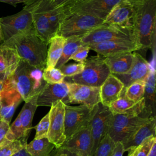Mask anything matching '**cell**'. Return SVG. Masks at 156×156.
Masks as SVG:
<instances>
[{
  "instance_id": "cell-19",
  "label": "cell",
  "mask_w": 156,
  "mask_h": 156,
  "mask_svg": "<svg viewBox=\"0 0 156 156\" xmlns=\"http://www.w3.org/2000/svg\"><path fill=\"white\" fill-rule=\"evenodd\" d=\"M133 54L134 60L128 72L125 74H113L123 83L124 88L135 82H144L152 68L140 54L137 52H133Z\"/></svg>"
},
{
  "instance_id": "cell-42",
  "label": "cell",
  "mask_w": 156,
  "mask_h": 156,
  "mask_svg": "<svg viewBox=\"0 0 156 156\" xmlns=\"http://www.w3.org/2000/svg\"><path fill=\"white\" fill-rule=\"evenodd\" d=\"M124 152V151L122 143L121 142H118L116 143L115 147L110 156H122Z\"/></svg>"
},
{
  "instance_id": "cell-40",
  "label": "cell",
  "mask_w": 156,
  "mask_h": 156,
  "mask_svg": "<svg viewBox=\"0 0 156 156\" xmlns=\"http://www.w3.org/2000/svg\"><path fill=\"white\" fill-rule=\"evenodd\" d=\"M10 124L7 123L4 121H1L0 122V146L9 142L6 138L7 133L9 129Z\"/></svg>"
},
{
  "instance_id": "cell-20",
  "label": "cell",
  "mask_w": 156,
  "mask_h": 156,
  "mask_svg": "<svg viewBox=\"0 0 156 156\" xmlns=\"http://www.w3.org/2000/svg\"><path fill=\"white\" fill-rule=\"evenodd\" d=\"M98 55L105 57L119 53L136 51L141 49L140 46L136 41L127 40H113L104 41L88 46Z\"/></svg>"
},
{
  "instance_id": "cell-49",
  "label": "cell",
  "mask_w": 156,
  "mask_h": 156,
  "mask_svg": "<svg viewBox=\"0 0 156 156\" xmlns=\"http://www.w3.org/2000/svg\"><path fill=\"white\" fill-rule=\"evenodd\" d=\"M3 41H4V38H3V35H2V33L1 26H0V44L3 43Z\"/></svg>"
},
{
  "instance_id": "cell-4",
  "label": "cell",
  "mask_w": 156,
  "mask_h": 156,
  "mask_svg": "<svg viewBox=\"0 0 156 156\" xmlns=\"http://www.w3.org/2000/svg\"><path fill=\"white\" fill-rule=\"evenodd\" d=\"M43 71L20 60L10 76L15 87L24 102L37 95L46 83L43 79Z\"/></svg>"
},
{
  "instance_id": "cell-48",
  "label": "cell",
  "mask_w": 156,
  "mask_h": 156,
  "mask_svg": "<svg viewBox=\"0 0 156 156\" xmlns=\"http://www.w3.org/2000/svg\"><path fill=\"white\" fill-rule=\"evenodd\" d=\"M63 151L65 153L66 156H76V155L75 154H74V153H73L71 152H69V151H65V150H63Z\"/></svg>"
},
{
  "instance_id": "cell-3",
  "label": "cell",
  "mask_w": 156,
  "mask_h": 156,
  "mask_svg": "<svg viewBox=\"0 0 156 156\" xmlns=\"http://www.w3.org/2000/svg\"><path fill=\"white\" fill-rule=\"evenodd\" d=\"M134 2L133 30L141 49L155 45L156 0H137Z\"/></svg>"
},
{
  "instance_id": "cell-50",
  "label": "cell",
  "mask_w": 156,
  "mask_h": 156,
  "mask_svg": "<svg viewBox=\"0 0 156 156\" xmlns=\"http://www.w3.org/2000/svg\"><path fill=\"white\" fill-rule=\"evenodd\" d=\"M85 1V0H74L73 1V2H72V4H71V5H72V4H76V3H77V2H82V1ZM68 6V7H69ZM67 8V7H66Z\"/></svg>"
},
{
  "instance_id": "cell-16",
  "label": "cell",
  "mask_w": 156,
  "mask_h": 156,
  "mask_svg": "<svg viewBox=\"0 0 156 156\" xmlns=\"http://www.w3.org/2000/svg\"><path fill=\"white\" fill-rule=\"evenodd\" d=\"M112 115L108 107L103 105L101 102L99 103L98 109L90 123L92 139L91 156L93 155L101 140L107 135L108 121Z\"/></svg>"
},
{
  "instance_id": "cell-38",
  "label": "cell",
  "mask_w": 156,
  "mask_h": 156,
  "mask_svg": "<svg viewBox=\"0 0 156 156\" xmlns=\"http://www.w3.org/2000/svg\"><path fill=\"white\" fill-rule=\"evenodd\" d=\"M84 68L83 63H70L65 64L63 66L58 68L62 73L64 75L65 77H69L76 76L80 73Z\"/></svg>"
},
{
  "instance_id": "cell-13",
  "label": "cell",
  "mask_w": 156,
  "mask_h": 156,
  "mask_svg": "<svg viewBox=\"0 0 156 156\" xmlns=\"http://www.w3.org/2000/svg\"><path fill=\"white\" fill-rule=\"evenodd\" d=\"M23 99L11 79H7L2 90L0 93V117L1 120L10 124L12 118Z\"/></svg>"
},
{
  "instance_id": "cell-25",
  "label": "cell",
  "mask_w": 156,
  "mask_h": 156,
  "mask_svg": "<svg viewBox=\"0 0 156 156\" xmlns=\"http://www.w3.org/2000/svg\"><path fill=\"white\" fill-rule=\"evenodd\" d=\"M144 113L148 116L155 117V71L154 68L144 81Z\"/></svg>"
},
{
  "instance_id": "cell-37",
  "label": "cell",
  "mask_w": 156,
  "mask_h": 156,
  "mask_svg": "<svg viewBox=\"0 0 156 156\" xmlns=\"http://www.w3.org/2000/svg\"><path fill=\"white\" fill-rule=\"evenodd\" d=\"M49 127V115L48 113L34 128L35 129V139L47 138Z\"/></svg>"
},
{
  "instance_id": "cell-54",
  "label": "cell",
  "mask_w": 156,
  "mask_h": 156,
  "mask_svg": "<svg viewBox=\"0 0 156 156\" xmlns=\"http://www.w3.org/2000/svg\"><path fill=\"white\" fill-rule=\"evenodd\" d=\"M76 156H78V155H76Z\"/></svg>"
},
{
  "instance_id": "cell-8",
  "label": "cell",
  "mask_w": 156,
  "mask_h": 156,
  "mask_svg": "<svg viewBox=\"0 0 156 156\" xmlns=\"http://www.w3.org/2000/svg\"><path fill=\"white\" fill-rule=\"evenodd\" d=\"M81 40L83 44L87 46L113 40H127L137 42L133 29L124 28L106 23L93 29L82 37Z\"/></svg>"
},
{
  "instance_id": "cell-31",
  "label": "cell",
  "mask_w": 156,
  "mask_h": 156,
  "mask_svg": "<svg viewBox=\"0 0 156 156\" xmlns=\"http://www.w3.org/2000/svg\"><path fill=\"white\" fill-rule=\"evenodd\" d=\"M144 94V82L138 81L124 88V94L130 100L138 102L143 99Z\"/></svg>"
},
{
  "instance_id": "cell-55",
  "label": "cell",
  "mask_w": 156,
  "mask_h": 156,
  "mask_svg": "<svg viewBox=\"0 0 156 156\" xmlns=\"http://www.w3.org/2000/svg\"><path fill=\"white\" fill-rule=\"evenodd\" d=\"M1 121H2V120H1ZM1 121H0V122H1Z\"/></svg>"
},
{
  "instance_id": "cell-39",
  "label": "cell",
  "mask_w": 156,
  "mask_h": 156,
  "mask_svg": "<svg viewBox=\"0 0 156 156\" xmlns=\"http://www.w3.org/2000/svg\"><path fill=\"white\" fill-rule=\"evenodd\" d=\"M90 49L88 46L83 44L78 48L73 55L71 57L70 60H73L80 63H83L87 58Z\"/></svg>"
},
{
  "instance_id": "cell-7",
  "label": "cell",
  "mask_w": 156,
  "mask_h": 156,
  "mask_svg": "<svg viewBox=\"0 0 156 156\" xmlns=\"http://www.w3.org/2000/svg\"><path fill=\"white\" fill-rule=\"evenodd\" d=\"M110 71L104 61L103 57L98 55L87 58L83 71L73 77H65L67 83H74L90 87H100Z\"/></svg>"
},
{
  "instance_id": "cell-1",
  "label": "cell",
  "mask_w": 156,
  "mask_h": 156,
  "mask_svg": "<svg viewBox=\"0 0 156 156\" xmlns=\"http://www.w3.org/2000/svg\"><path fill=\"white\" fill-rule=\"evenodd\" d=\"M1 44L14 49L20 60L30 65L41 69L46 68L48 44L36 34L34 27Z\"/></svg>"
},
{
  "instance_id": "cell-15",
  "label": "cell",
  "mask_w": 156,
  "mask_h": 156,
  "mask_svg": "<svg viewBox=\"0 0 156 156\" xmlns=\"http://www.w3.org/2000/svg\"><path fill=\"white\" fill-rule=\"evenodd\" d=\"M59 149L71 152L78 156H91L92 139L90 124L66 139Z\"/></svg>"
},
{
  "instance_id": "cell-11",
  "label": "cell",
  "mask_w": 156,
  "mask_h": 156,
  "mask_svg": "<svg viewBox=\"0 0 156 156\" xmlns=\"http://www.w3.org/2000/svg\"><path fill=\"white\" fill-rule=\"evenodd\" d=\"M65 105L58 101L51 106L49 115V127L48 139L55 147L59 149L66 140L65 135Z\"/></svg>"
},
{
  "instance_id": "cell-29",
  "label": "cell",
  "mask_w": 156,
  "mask_h": 156,
  "mask_svg": "<svg viewBox=\"0 0 156 156\" xmlns=\"http://www.w3.org/2000/svg\"><path fill=\"white\" fill-rule=\"evenodd\" d=\"M25 147L29 156H49L55 146L48 138H34L29 143H27Z\"/></svg>"
},
{
  "instance_id": "cell-17",
  "label": "cell",
  "mask_w": 156,
  "mask_h": 156,
  "mask_svg": "<svg viewBox=\"0 0 156 156\" xmlns=\"http://www.w3.org/2000/svg\"><path fill=\"white\" fill-rule=\"evenodd\" d=\"M69 104H79L93 108L101 102L100 87L68 83Z\"/></svg>"
},
{
  "instance_id": "cell-21",
  "label": "cell",
  "mask_w": 156,
  "mask_h": 156,
  "mask_svg": "<svg viewBox=\"0 0 156 156\" xmlns=\"http://www.w3.org/2000/svg\"><path fill=\"white\" fill-rule=\"evenodd\" d=\"M124 88L123 83L115 76L110 74L100 87L101 103L108 107L121 96Z\"/></svg>"
},
{
  "instance_id": "cell-51",
  "label": "cell",
  "mask_w": 156,
  "mask_h": 156,
  "mask_svg": "<svg viewBox=\"0 0 156 156\" xmlns=\"http://www.w3.org/2000/svg\"><path fill=\"white\" fill-rule=\"evenodd\" d=\"M62 150V149H61ZM59 156H66V155H65V153L63 151V150H62V152H61V154H60V155Z\"/></svg>"
},
{
  "instance_id": "cell-2",
  "label": "cell",
  "mask_w": 156,
  "mask_h": 156,
  "mask_svg": "<svg viewBox=\"0 0 156 156\" xmlns=\"http://www.w3.org/2000/svg\"><path fill=\"white\" fill-rule=\"evenodd\" d=\"M25 5L31 10L36 34L48 44L50 40L57 34L64 12L51 7L49 0H32Z\"/></svg>"
},
{
  "instance_id": "cell-47",
  "label": "cell",
  "mask_w": 156,
  "mask_h": 156,
  "mask_svg": "<svg viewBox=\"0 0 156 156\" xmlns=\"http://www.w3.org/2000/svg\"><path fill=\"white\" fill-rule=\"evenodd\" d=\"M147 156H156V143L152 145Z\"/></svg>"
},
{
  "instance_id": "cell-43",
  "label": "cell",
  "mask_w": 156,
  "mask_h": 156,
  "mask_svg": "<svg viewBox=\"0 0 156 156\" xmlns=\"http://www.w3.org/2000/svg\"><path fill=\"white\" fill-rule=\"evenodd\" d=\"M32 0H0V2H2L4 3H7L13 6H16L18 4L24 3L25 4H27Z\"/></svg>"
},
{
  "instance_id": "cell-53",
  "label": "cell",
  "mask_w": 156,
  "mask_h": 156,
  "mask_svg": "<svg viewBox=\"0 0 156 156\" xmlns=\"http://www.w3.org/2000/svg\"><path fill=\"white\" fill-rule=\"evenodd\" d=\"M1 121V117H0V121Z\"/></svg>"
},
{
  "instance_id": "cell-9",
  "label": "cell",
  "mask_w": 156,
  "mask_h": 156,
  "mask_svg": "<svg viewBox=\"0 0 156 156\" xmlns=\"http://www.w3.org/2000/svg\"><path fill=\"white\" fill-rule=\"evenodd\" d=\"M98 104L93 108L82 104L78 106H71L65 104V135L66 139L69 138L79 130L90 124L98 109Z\"/></svg>"
},
{
  "instance_id": "cell-46",
  "label": "cell",
  "mask_w": 156,
  "mask_h": 156,
  "mask_svg": "<svg viewBox=\"0 0 156 156\" xmlns=\"http://www.w3.org/2000/svg\"><path fill=\"white\" fill-rule=\"evenodd\" d=\"M61 152H62V150L60 149H57L55 147L50 153L49 156H59Z\"/></svg>"
},
{
  "instance_id": "cell-35",
  "label": "cell",
  "mask_w": 156,
  "mask_h": 156,
  "mask_svg": "<svg viewBox=\"0 0 156 156\" xmlns=\"http://www.w3.org/2000/svg\"><path fill=\"white\" fill-rule=\"evenodd\" d=\"M116 143L107 135L100 142L93 156H110Z\"/></svg>"
},
{
  "instance_id": "cell-30",
  "label": "cell",
  "mask_w": 156,
  "mask_h": 156,
  "mask_svg": "<svg viewBox=\"0 0 156 156\" xmlns=\"http://www.w3.org/2000/svg\"><path fill=\"white\" fill-rule=\"evenodd\" d=\"M83 44L80 37H71L66 38L62 55L57 63L55 68H58L66 64L78 48Z\"/></svg>"
},
{
  "instance_id": "cell-27",
  "label": "cell",
  "mask_w": 156,
  "mask_h": 156,
  "mask_svg": "<svg viewBox=\"0 0 156 156\" xmlns=\"http://www.w3.org/2000/svg\"><path fill=\"white\" fill-rule=\"evenodd\" d=\"M37 95L34 96L28 101L25 102L24 105L18 115L23 129L24 136L26 140H27L32 128V119L35 112L37 108Z\"/></svg>"
},
{
  "instance_id": "cell-34",
  "label": "cell",
  "mask_w": 156,
  "mask_h": 156,
  "mask_svg": "<svg viewBox=\"0 0 156 156\" xmlns=\"http://www.w3.org/2000/svg\"><path fill=\"white\" fill-rule=\"evenodd\" d=\"M156 143L155 136H149L142 143L129 151L128 156H147L152 145Z\"/></svg>"
},
{
  "instance_id": "cell-5",
  "label": "cell",
  "mask_w": 156,
  "mask_h": 156,
  "mask_svg": "<svg viewBox=\"0 0 156 156\" xmlns=\"http://www.w3.org/2000/svg\"><path fill=\"white\" fill-rule=\"evenodd\" d=\"M63 12L65 15L60 24L57 35L65 38L71 37L82 38L104 23V20L88 14Z\"/></svg>"
},
{
  "instance_id": "cell-23",
  "label": "cell",
  "mask_w": 156,
  "mask_h": 156,
  "mask_svg": "<svg viewBox=\"0 0 156 156\" xmlns=\"http://www.w3.org/2000/svg\"><path fill=\"white\" fill-rule=\"evenodd\" d=\"M134 60L132 52L119 53L104 57V61L112 74H125L128 72Z\"/></svg>"
},
{
  "instance_id": "cell-41",
  "label": "cell",
  "mask_w": 156,
  "mask_h": 156,
  "mask_svg": "<svg viewBox=\"0 0 156 156\" xmlns=\"http://www.w3.org/2000/svg\"><path fill=\"white\" fill-rule=\"evenodd\" d=\"M74 0H49L51 7L60 10H63L70 5Z\"/></svg>"
},
{
  "instance_id": "cell-6",
  "label": "cell",
  "mask_w": 156,
  "mask_h": 156,
  "mask_svg": "<svg viewBox=\"0 0 156 156\" xmlns=\"http://www.w3.org/2000/svg\"><path fill=\"white\" fill-rule=\"evenodd\" d=\"M154 117L131 113L112 115L108 121L107 135L115 143H121Z\"/></svg>"
},
{
  "instance_id": "cell-36",
  "label": "cell",
  "mask_w": 156,
  "mask_h": 156,
  "mask_svg": "<svg viewBox=\"0 0 156 156\" xmlns=\"http://www.w3.org/2000/svg\"><path fill=\"white\" fill-rule=\"evenodd\" d=\"M24 146L26 144L19 140L5 143L0 146V156H12Z\"/></svg>"
},
{
  "instance_id": "cell-45",
  "label": "cell",
  "mask_w": 156,
  "mask_h": 156,
  "mask_svg": "<svg viewBox=\"0 0 156 156\" xmlns=\"http://www.w3.org/2000/svg\"><path fill=\"white\" fill-rule=\"evenodd\" d=\"M26 146H24L21 150L18 151L17 152L15 153L12 156H29L28 153L26 150Z\"/></svg>"
},
{
  "instance_id": "cell-33",
  "label": "cell",
  "mask_w": 156,
  "mask_h": 156,
  "mask_svg": "<svg viewBox=\"0 0 156 156\" xmlns=\"http://www.w3.org/2000/svg\"><path fill=\"white\" fill-rule=\"evenodd\" d=\"M43 79L48 83L54 84L64 82L65 76L58 68H45L43 71Z\"/></svg>"
},
{
  "instance_id": "cell-22",
  "label": "cell",
  "mask_w": 156,
  "mask_h": 156,
  "mask_svg": "<svg viewBox=\"0 0 156 156\" xmlns=\"http://www.w3.org/2000/svg\"><path fill=\"white\" fill-rule=\"evenodd\" d=\"M155 133L156 119L154 117L121 142L124 152L134 149L149 136H155Z\"/></svg>"
},
{
  "instance_id": "cell-32",
  "label": "cell",
  "mask_w": 156,
  "mask_h": 156,
  "mask_svg": "<svg viewBox=\"0 0 156 156\" xmlns=\"http://www.w3.org/2000/svg\"><path fill=\"white\" fill-rule=\"evenodd\" d=\"M6 138L9 141L19 140L24 144H27V140L24 138L23 129L18 115L13 123L10 126L6 135Z\"/></svg>"
},
{
  "instance_id": "cell-12",
  "label": "cell",
  "mask_w": 156,
  "mask_h": 156,
  "mask_svg": "<svg viewBox=\"0 0 156 156\" xmlns=\"http://www.w3.org/2000/svg\"><path fill=\"white\" fill-rule=\"evenodd\" d=\"M122 0H85L72 4L63 11L88 14L105 20L112 9Z\"/></svg>"
},
{
  "instance_id": "cell-10",
  "label": "cell",
  "mask_w": 156,
  "mask_h": 156,
  "mask_svg": "<svg viewBox=\"0 0 156 156\" xmlns=\"http://www.w3.org/2000/svg\"><path fill=\"white\" fill-rule=\"evenodd\" d=\"M0 26L4 41L13 36L29 31L33 28L32 12L30 8L25 5L24 8L17 13L0 18Z\"/></svg>"
},
{
  "instance_id": "cell-44",
  "label": "cell",
  "mask_w": 156,
  "mask_h": 156,
  "mask_svg": "<svg viewBox=\"0 0 156 156\" xmlns=\"http://www.w3.org/2000/svg\"><path fill=\"white\" fill-rule=\"evenodd\" d=\"M9 76L5 73H0V93L2 90L5 82Z\"/></svg>"
},
{
  "instance_id": "cell-18",
  "label": "cell",
  "mask_w": 156,
  "mask_h": 156,
  "mask_svg": "<svg viewBox=\"0 0 156 156\" xmlns=\"http://www.w3.org/2000/svg\"><path fill=\"white\" fill-rule=\"evenodd\" d=\"M134 16V2L122 0L112 9L104 23L133 29Z\"/></svg>"
},
{
  "instance_id": "cell-24",
  "label": "cell",
  "mask_w": 156,
  "mask_h": 156,
  "mask_svg": "<svg viewBox=\"0 0 156 156\" xmlns=\"http://www.w3.org/2000/svg\"><path fill=\"white\" fill-rule=\"evenodd\" d=\"M108 107L112 115L129 113L141 115L144 110L145 105L144 98L138 102H135L129 99L124 94V88L121 96Z\"/></svg>"
},
{
  "instance_id": "cell-52",
  "label": "cell",
  "mask_w": 156,
  "mask_h": 156,
  "mask_svg": "<svg viewBox=\"0 0 156 156\" xmlns=\"http://www.w3.org/2000/svg\"><path fill=\"white\" fill-rule=\"evenodd\" d=\"M126 1H130V2H135L137 0H126Z\"/></svg>"
},
{
  "instance_id": "cell-28",
  "label": "cell",
  "mask_w": 156,
  "mask_h": 156,
  "mask_svg": "<svg viewBox=\"0 0 156 156\" xmlns=\"http://www.w3.org/2000/svg\"><path fill=\"white\" fill-rule=\"evenodd\" d=\"M66 38L59 35H54L49 42L47 51L46 68H54L60 59Z\"/></svg>"
},
{
  "instance_id": "cell-14",
  "label": "cell",
  "mask_w": 156,
  "mask_h": 156,
  "mask_svg": "<svg viewBox=\"0 0 156 156\" xmlns=\"http://www.w3.org/2000/svg\"><path fill=\"white\" fill-rule=\"evenodd\" d=\"M58 101L66 105L69 104L68 83L65 81L54 84L46 83L37 94V105L51 107Z\"/></svg>"
},
{
  "instance_id": "cell-26",
  "label": "cell",
  "mask_w": 156,
  "mask_h": 156,
  "mask_svg": "<svg viewBox=\"0 0 156 156\" xmlns=\"http://www.w3.org/2000/svg\"><path fill=\"white\" fill-rule=\"evenodd\" d=\"M20 60L14 49L0 44V73L11 76Z\"/></svg>"
}]
</instances>
